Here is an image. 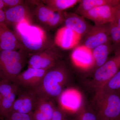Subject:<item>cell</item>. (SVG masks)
I'll use <instances>...</instances> for the list:
<instances>
[{"label": "cell", "instance_id": "15", "mask_svg": "<svg viewBox=\"0 0 120 120\" xmlns=\"http://www.w3.org/2000/svg\"><path fill=\"white\" fill-rule=\"evenodd\" d=\"M7 24H11L15 26L24 21L31 23L32 15L28 7L24 3L11 8L5 11Z\"/></svg>", "mask_w": 120, "mask_h": 120}, {"label": "cell", "instance_id": "22", "mask_svg": "<svg viewBox=\"0 0 120 120\" xmlns=\"http://www.w3.org/2000/svg\"><path fill=\"white\" fill-rule=\"evenodd\" d=\"M37 5L35 14L39 22L46 25L47 22L53 15L54 12L45 5L42 1H32Z\"/></svg>", "mask_w": 120, "mask_h": 120}, {"label": "cell", "instance_id": "28", "mask_svg": "<svg viewBox=\"0 0 120 120\" xmlns=\"http://www.w3.org/2000/svg\"><path fill=\"white\" fill-rule=\"evenodd\" d=\"M52 120H68L67 113L60 108L55 107Z\"/></svg>", "mask_w": 120, "mask_h": 120}, {"label": "cell", "instance_id": "26", "mask_svg": "<svg viewBox=\"0 0 120 120\" xmlns=\"http://www.w3.org/2000/svg\"><path fill=\"white\" fill-rule=\"evenodd\" d=\"M64 19V12H54L47 22L46 26L50 28H55L63 24Z\"/></svg>", "mask_w": 120, "mask_h": 120}, {"label": "cell", "instance_id": "18", "mask_svg": "<svg viewBox=\"0 0 120 120\" xmlns=\"http://www.w3.org/2000/svg\"><path fill=\"white\" fill-rule=\"evenodd\" d=\"M55 107L52 101L38 97L32 114L33 120H52Z\"/></svg>", "mask_w": 120, "mask_h": 120}, {"label": "cell", "instance_id": "21", "mask_svg": "<svg viewBox=\"0 0 120 120\" xmlns=\"http://www.w3.org/2000/svg\"><path fill=\"white\" fill-rule=\"evenodd\" d=\"M80 0H42L45 5L55 12H62L79 4Z\"/></svg>", "mask_w": 120, "mask_h": 120}, {"label": "cell", "instance_id": "25", "mask_svg": "<svg viewBox=\"0 0 120 120\" xmlns=\"http://www.w3.org/2000/svg\"><path fill=\"white\" fill-rule=\"evenodd\" d=\"M75 120H98L93 110L82 106L76 112Z\"/></svg>", "mask_w": 120, "mask_h": 120}, {"label": "cell", "instance_id": "3", "mask_svg": "<svg viewBox=\"0 0 120 120\" xmlns=\"http://www.w3.org/2000/svg\"><path fill=\"white\" fill-rule=\"evenodd\" d=\"M30 53L25 49L0 50V80H8L17 85V79Z\"/></svg>", "mask_w": 120, "mask_h": 120}, {"label": "cell", "instance_id": "14", "mask_svg": "<svg viewBox=\"0 0 120 120\" xmlns=\"http://www.w3.org/2000/svg\"><path fill=\"white\" fill-rule=\"evenodd\" d=\"M22 49H26L15 31L9 29L8 26L0 25V50H18Z\"/></svg>", "mask_w": 120, "mask_h": 120}, {"label": "cell", "instance_id": "20", "mask_svg": "<svg viewBox=\"0 0 120 120\" xmlns=\"http://www.w3.org/2000/svg\"><path fill=\"white\" fill-rule=\"evenodd\" d=\"M120 0H80L75 13L80 15L92 9L104 5L118 6Z\"/></svg>", "mask_w": 120, "mask_h": 120}, {"label": "cell", "instance_id": "35", "mask_svg": "<svg viewBox=\"0 0 120 120\" xmlns=\"http://www.w3.org/2000/svg\"></svg>", "mask_w": 120, "mask_h": 120}, {"label": "cell", "instance_id": "29", "mask_svg": "<svg viewBox=\"0 0 120 120\" xmlns=\"http://www.w3.org/2000/svg\"><path fill=\"white\" fill-rule=\"evenodd\" d=\"M3 1L4 7H8V8L16 7L24 2V1L21 0H3Z\"/></svg>", "mask_w": 120, "mask_h": 120}, {"label": "cell", "instance_id": "2", "mask_svg": "<svg viewBox=\"0 0 120 120\" xmlns=\"http://www.w3.org/2000/svg\"><path fill=\"white\" fill-rule=\"evenodd\" d=\"M17 37L31 54L43 52L54 45V42L44 28L24 21L15 26Z\"/></svg>", "mask_w": 120, "mask_h": 120}, {"label": "cell", "instance_id": "12", "mask_svg": "<svg viewBox=\"0 0 120 120\" xmlns=\"http://www.w3.org/2000/svg\"><path fill=\"white\" fill-rule=\"evenodd\" d=\"M64 19L63 24L80 37L87 34L91 26L82 16L75 13L64 12Z\"/></svg>", "mask_w": 120, "mask_h": 120}, {"label": "cell", "instance_id": "19", "mask_svg": "<svg viewBox=\"0 0 120 120\" xmlns=\"http://www.w3.org/2000/svg\"><path fill=\"white\" fill-rule=\"evenodd\" d=\"M94 64L91 71L92 72L102 65L109 59L110 54L113 52L112 41L98 46L91 50Z\"/></svg>", "mask_w": 120, "mask_h": 120}, {"label": "cell", "instance_id": "1", "mask_svg": "<svg viewBox=\"0 0 120 120\" xmlns=\"http://www.w3.org/2000/svg\"><path fill=\"white\" fill-rule=\"evenodd\" d=\"M69 72L67 67L58 61L53 67L48 69L41 83L34 89L38 97L52 101L58 99L69 79Z\"/></svg>", "mask_w": 120, "mask_h": 120}, {"label": "cell", "instance_id": "13", "mask_svg": "<svg viewBox=\"0 0 120 120\" xmlns=\"http://www.w3.org/2000/svg\"><path fill=\"white\" fill-rule=\"evenodd\" d=\"M81 37L72 30L63 26L56 32L54 42L63 49H71L79 43Z\"/></svg>", "mask_w": 120, "mask_h": 120}, {"label": "cell", "instance_id": "10", "mask_svg": "<svg viewBox=\"0 0 120 120\" xmlns=\"http://www.w3.org/2000/svg\"><path fill=\"white\" fill-rule=\"evenodd\" d=\"M117 11V7L104 5L92 9L80 15L90 20L94 24L103 25L112 22L116 17Z\"/></svg>", "mask_w": 120, "mask_h": 120}, {"label": "cell", "instance_id": "5", "mask_svg": "<svg viewBox=\"0 0 120 120\" xmlns=\"http://www.w3.org/2000/svg\"><path fill=\"white\" fill-rule=\"evenodd\" d=\"M120 70V50L114 52V55L108 59L105 64L93 72L90 81L91 86L99 90Z\"/></svg>", "mask_w": 120, "mask_h": 120}, {"label": "cell", "instance_id": "17", "mask_svg": "<svg viewBox=\"0 0 120 120\" xmlns=\"http://www.w3.org/2000/svg\"><path fill=\"white\" fill-rule=\"evenodd\" d=\"M71 58L74 64L77 67L82 69L92 70L94 60L91 50L81 45L74 49Z\"/></svg>", "mask_w": 120, "mask_h": 120}, {"label": "cell", "instance_id": "16", "mask_svg": "<svg viewBox=\"0 0 120 120\" xmlns=\"http://www.w3.org/2000/svg\"><path fill=\"white\" fill-rule=\"evenodd\" d=\"M64 111H77L81 108L82 98L79 92L72 89L65 90L58 99Z\"/></svg>", "mask_w": 120, "mask_h": 120}, {"label": "cell", "instance_id": "9", "mask_svg": "<svg viewBox=\"0 0 120 120\" xmlns=\"http://www.w3.org/2000/svg\"><path fill=\"white\" fill-rule=\"evenodd\" d=\"M26 89V90L19 91V96L13 103L11 113L32 114L38 96L33 89Z\"/></svg>", "mask_w": 120, "mask_h": 120}, {"label": "cell", "instance_id": "30", "mask_svg": "<svg viewBox=\"0 0 120 120\" xmlns=\"http://www.w3.org/2000/svg\"><path fill=\"white\" fill-rule=\"evenodd\" d=\"M0 25L7 26V20L5 11L3 9L0 8Z\"/></svg>", "mask_w": 120, "mask_h": 120}, {"label": "cell", "instance_id": "33", "mask_svg": "<svg viewBox=\"0 0 120 120\" xmlns=\"http://www.w3.org/2000/svg\"><path fill=\"white\" fill-rule=\"evenodd\" d=\"M119 92H120V91H119Z\"/></svg>", "mask_w": 120, "mask_h": 120}, {"label": "cell", "instance_id": "34", "mask_svg": "<svg viewBox=\"0 0 120 120\" xmlns=\"http://www.w3.org/2000/svg\"></svg>", "mask_w": 120, "mask_h": 120}, {"label": "cell", "instance_id": "4", "mask_svg": "<svg viewBox=\"0 0 120 120\" xmlns=\"http://www.w3.org/2000/svg\"><path fill=\"white\" fill-rule=\"evenodd\" d=\"M92 105L98 120H120V92L97 91Z\"/></svg>", "mask_w": 120, "mask_h": 120}, {"label": "cell", "instance_id": "23", "mask_svg": "<svg viewBox=\"0 0 120 120\" xmlns=\"http://www.w3.org/2000/svg\"><path fill=\"white\" fill-rule=\"evenodd\" d=\"M120 90V70L98 90H101L106 92H119Z\"/></svg>", "mask_w": 120, "mask_h": 120}, {"label": "cell", "instance_id": "6", "mask_svg": "<svg viewBox=\"0 0 120 120\" xmlns=\"http://www.w3.org/2000/svg\"><path fill=\"white\" fill-rule=\"evenodd\" d=\"M19 86L8 80H0V120L8 116L19 94Z\"/></svg>", "mask_w": 120, "mask_h": 120}, {"label": "cell", "instance_id": "31", "mask_svg": "<svg viewBox=\"0 0 120 120\" xmlns=\"http://www.w3.org/2000/svg\"><path fill=\"white\" fill-rule=\"evenodd\" d=\"M116 18L117 23V26H118L119 37H120V46H119V50H118V51H119L120 50V14L118 9L116 14Z\"/></svg>", "mask_w": 120, "mask_h": 120}, {"label": "cell", "instance_id": "8", "mask_svg": "<svg viewBox=\"0 0 120 120\" xmlns=\"http://www.w3.org/2000/svg\"><path fill=\"white\" fill-rule=\"evenodd\" d=\"M54 45L43 52L31 54L28 60V68L47 70L58 62L59 56L53 49Z\"/></svg>", "mask_w": 120, "mask_h": 120}, {"label": "cell", "instance_id": "27", "mask_svg": "<svg viewBox=\"0 0 120 120\" xmlns=\"http://www.w3.org/2000/svg\"><path fill=\"white\" fill-rule=\"evenodd\" d=\"M32 114L11 112L8 116L1 120H34Z\"/></svg>", "mask_w": 120, "mask_h": 120}, {"label": "cell", "instance_id": "24", "mask_svg": "<svg viewBox=\"0 0 120 120\" xmlns=\"http://www.w3.org/2000/svg\"><path fill=\"white\" fill-rule=\"evenodd\" d=\"M110 33L113 52H115L118 51L120 46L119 31L116 17L110 23Z\"/></svg>", "mask_w": 120, "mask_h": 120}, {"label": "cell", "instance_id": "11", "mask_svg": "<svg viewBox=\"0 0 120 120\" xmlns=\"http://www.w3.org/2000/svg\"><path fill=\"white\" fill-rule=\"evenodd\" d=\"M47 70L28 68L18 77L17 85L28 89H34L39 85Z\"/></svg>", "mask_w": 120, "mask_h": 120}, {"label": "cell", "instance_id": "32", "mask_svg": "<svg viewBox=\"0 0 120 120\" xmlns=\"http://www.w3.org/2000/svg\"><path fill=\"white\" fill-rule=\"evenodd\" d=\"M117 8H118V11H119V13L120 14V1L119 4L118 5V6H117Z\"/></svg>", "mask_w": 120, "mask_h": 120}, {"label": "cell", "instance_id": "7", "mask_svg": "<svg viewBox=\"0 0 120 120\" xmlns=\"http://www.w3.org/2000/svg\"><path fill=\"white\" fill-rule=\"evenodd\" d=\"M110 23L91 26L84 36L82 45L92 50L98 46L111 41Z\"/></svg>", "mask_w": 120, "mask_h": 120}]
</instances>
